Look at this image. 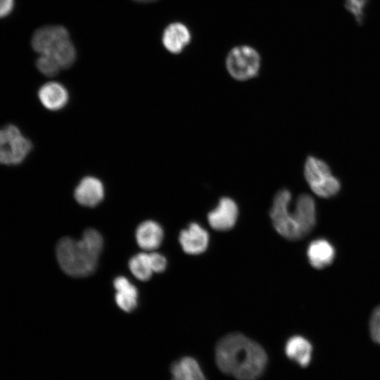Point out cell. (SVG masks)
I'll use <instances>...</instances> for the list:
<instances>
[{"instance_id": "5", "label": "cell", "mask_w": 380, "mask_h": 380, "mask_svg": "<svg viewBox=\"0 0 380 380\" xmlns=\"http://www.w3.org/2000/svg\"><path fill=\"white\" fill-rule=\"evenodd\" d=\"M32 148L31 141L15 125L8 124L0 128V164L20 165Z\"/></svg>"}, {"instance_id": "13", "label": "cell", "mask_w": 380, "mask_h": 380, "mask_svg": "<svg viewBox=\"0 0 380 380\" xmlns=\"http://www.w3.org/2000/svg\"><path fill=\"white\" fill-rule=\"evenodd\" d=\"M335 254L334 246L323 239L312 241L307 251L308 260L316 269H322L331 265L334 260Z\"/></svg>"}, {"instance_id": "14", "label": "cell", "mask_w": 380, "mask_h": 380, "mask_svg": "<svg viewBox=\"0 0 380 380\" xmlns=\"http://www.w3.org/2000/svg\"><path fill=\"white\" fill-rule=\"evenodd\" d=\"M136 239L140 248L147 251L160 246L163 238V231L160 224L152 220L140 224L136 230Z\"/></svg>"}, {"instance_id": "17", "label": "cell", "mask_w": 380, "mask_h": 380, "mask_svg": "<svg viewBox=\"0 0 380 380\" xmlns=\"http://www.w3.org/2000/svg\"><path fill=\"white\" fill-rule=\"evenodd\" d=\"M170 372L172 380H206L199 364L191 357H184L174 362Z\"/></svg>"}, {"instance_id": "2", "label": "cell", "mask_w": 380, "mask_h": 380, "mask_svg": "<svg viewBox=\"0 0 380 380\" xmlns=\"http://www.w3.org/2000/svg\"><path fill=\"white\" fill-rule=\"evenodd\" d=\"M291 194L286 189L274 196L270 216L276 231L289 240H298L308 234L316 222V205L308 194L300 195L293 209L291 208Z\"/></svg>"}, {"instance_id": "10", "label": "cell", "mask_w": 380, "mask_h": 380, "mask_svg": "<svg viewBox=\"0 0 380 380\" xmlns=\"http://www.w3.org/2000/svg\"><path fill=\"white\" fill-rule=\"evenodd\" d=\"M74 196L80 205L94 207L98 205L104 197L103 185L96 177H86L77 186Z\"/></svg>"}, {"instance_id": "1", "label": "cell", "mask_w": 380, "mask_h": 380, "mask_svg": "<svg viewBox=\"0 0 380 380\" xmlns=\"http://www.w3.org/2000/svg\"><path fill=\"white\" fill-rule=\"evenodd\" d=\"M219 369L238 380H257L267 363V353L257 342L241 333L223 336L215 348Z\"/></svg>"}, {"instance_id": "16", "label": "cell", "mask_w": 380, "mask_h": 380, "mask_svg": "<svg viewBox=\"0 0 380 380\" xmlns=\"http://www.w3.org/2000/svg\"><path fill=\"white\" fill-rule=\"evenodd\" d=\"M312 346L301 336L291 337L285 346L286 356L301 367H307L312 359Z\"/></svg>"}, {"instance_id": "24", "label": "cell", "mask_w": 380, "mask_h": 380, "mask_svg": "<svg viewBox=\"0 0 380 380\" xmlns=\"http://www.w3.org/2000/svg\"><path fill=\"white\" fill-rule=\"evenodd\" d=\"M134 1H140V2H149V1H156V0H134Z\"/></svg>"}, {"instance_id": "23", "label": "cell", "mask_w": 380, "mask_h": 380, "mask_svg": "<svg viewBox=\"0 0 380 380\" xmlns=\"http://www.w3.org/2000/svg\"><path fill=\"white\" fill-rule=\"evenodd\" d=\"M14 7V0H0V18L8 16Z\"/></svg>"}, {"instance_id": "20", "label": "cell", "mask_w": 380, "mask_h": 380, "mask_svg": "<svg viewBox=\"0 0 380 380\" xmlns=\"http://www.w3.org/2000/svg\"><path fill=\"white\" fill-rule=\"evenodd\" d=\"M369 331L373 341L380 344V305L377 306L372 313L369 320Z\"/></svg>"}, {"instance_id": "7", "label": "cell", "mask_w": 380, "mask_h": 380, "mask_svg": "<svg viewBox=\"0 0 380 380\" xmlns=\"http://www.w3.org/2000/svg\"><path fill=\"white\" fill-rule=\"evenodd\" d=\"M261 58L258 52L249 46L233 48L226 58V68L235 80L245 81L255 77L260 68Z\"/></svg>"}, {"instance_id": "19", "label": "cell", "mask_w": 380, "mask_h": 380, "mask_svg": "<svg viewBox=\"0 0 380 380\" xmlns=\"http://www.w3.org/2000/svg\"><path fill=\"white\" fill-rule=\"evenodd\" d=\"M36 66L41 73L47 77L56 75L61 69L56 60L49 55H40L37 59Z\"/></svg>"}, {"instance_id": "12", "label": "cell", "mask_w": 380, "mask_h": 380, "mask_svg": "<svg viewBox=\"0 0 380 380\" xmlns=\"http://www.w3.org/2000/svg\"><path fill=\"white\" fill-rule=\"evenodd\" d=\"M191 33L184 24L173 23L164 30L163 44L172 53H179L189 44Z\"/></svg>"}, {"instance_id": "8", "label": "cell", "mask_w": 380, "mask_h": 380, "mask_svg": "<svg viewBox=\"0 0 380 380\" xmlns=\"http://www.w3.org/2000/svg\"><path fill=\"white\" fill-rule=\"evenodd\" d=\"M239 209L236 202L229 197H222L217 206L208 214L210 226L217 231L232 229L238 218Z\"/></svg>"}, {"instance_id": "6", "label": "cell", "mask_w": 380, "mask_h": 380, "mask_svg": "<svg viewBox=\"0 0 380 380\" xmlns=\"http://www.w3.org/2000/svg\"><path fill=\"white\" fill-rule=\"evenodd\" d=\"M304 177L311 190L319 197L330 198L340 191L339 180L331 174L329 166L318 158H306Z\"/></svg>"}, {"instance_id": "11", "label": "cell", "mask_w": 380, "mask_h": 380, "mask_svg": "<svg viewBox=\"0 0 380 380\" xmlns=\"http://www.w3.org/2000/svg\"><path fill=\"white\" fill-rule=\"evenodd\" d=\"M38 97L46 109L58 110L63 108L68 103V92L61 84L49 82L39 88Z\"/></svg>"}, {"instance_id": "3", "label": "cell", "mask_w": 380, "mask_h": 380, "mask_svg": "<svg viewBox=\"0 0 380 380\" xmlns=\"http://www.w3.org/2000/svg\"><path fill=\"white\" fill-rule=\"evenodd\" d=\"M103 244L101 235L94 229L85 230L80 240L62 238L56 248L61 268L75 277L90 275L96 267Z\"/></svg>"}, {"instance_id": "9", "label": "cell", "mask_w": 380, "mask_h": 380, "mask_svg": "<svg viewBox=\"0 0 380 380\" xmlns=\"http://www.w3.org/2000/svg\"><path fill=\"white\" fill-rule=\"evenodd\" d=\"M179 241L185 253L197 255L206 250L209 243V235L201 225L193 222L186 229L181 231Z\"/></svg>"}, {"instance_id": "21", "label": "cell", "mask_w": 380, "mask_h": 380, "mask_svg": "<svg viewBox=\"0 0 380 380\" xmlns=\"http://www.w3.org/2000/svg\"><path fill=\"white\" fill-rule=\"evenodd\" d=\"M367 0H345V6L355 18L358 23H361L363 18V8Z\"/></svg>"}, {"instance_id": "15", "label": "cell", "mask_w": 380, "mask_h": 380, "mask_svg": "<svg viewBox=\"0 0 380 380\" xmlns=\"http://www.w3.org/2000/svg\"><path fill=\"white\" fill-rule=\"evenodd\" d=\"M116 290L115 301L118 307L129 312L137 305L138 291L125 277H118L113 281Z\"/></svg>"}, {"instance_id": "22", "label": "cell", "mask_w": 380, "mask_h": 380, "mask_svg": "<svg viewBox=\"0 0 380 380\" xmlns=\"http://www.w3.org/2000/svg\"><path fill=\"white\" fill-rule=\"evenodd\" d=\"M151 267L153 272H161L166 268V258L161 254L158 253H151L149 254Z\"/></svg>"}, {"instance_id": "18", "label": "cell", "mask_w": 380, "mask_h": 380, "mask_svg": "<svg viewBox=\"0 0 380 380\" xmlns=\"http://www.w3.org/2000/svg\"><path fill=\"white\" fill-rule=\"evenodd\" d=\"M129 268L137 279L141 281L148 280L153 272L149 254L141 253L133 256L129 261Z\"/></svg>"}, {"instance_id": "4", "label": "cell", "mask_w": 380, "mask_h": 380, "mask_svg": "<svg viewBox=\"0 0 380 380\" xmlns=\"http://www.w3.org/2000/svg\"><path fill=\"white\" fill-rule=\"evenodd\" d=\"M40 55L53 56L61 68H70L76 58V50L67 29L61 25H46L37 29L31 40Z\"/></svg>"}]
</instances>
